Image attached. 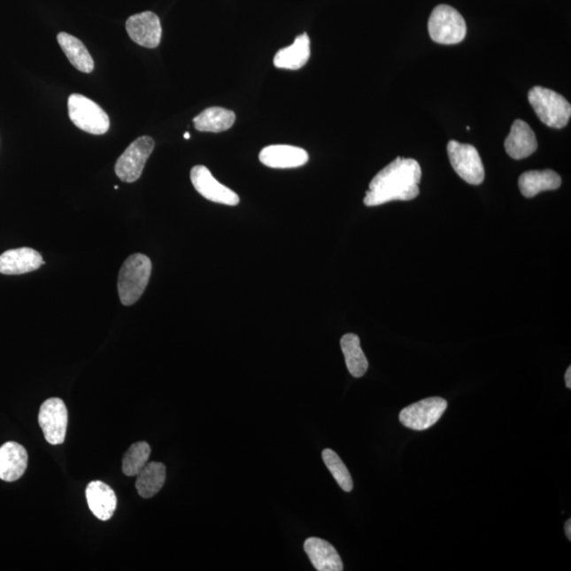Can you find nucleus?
Masks as SVG:
<instances>
[{
	"instance_id": "19",
	"label": "nucleus",
	"mask_w": 571,
	"mask_h": 571,
	"mask_svg": "<svg viewBox=\"0 0 571 571\" xmlns=\"http://www.w3.org/2000/svg\"><path fill=\"white\" fill-rule=\"evenodd\" d=\"M310 58V40L307 34L296 38L292 45L281 49L275 54L274 63L279 69L298 70L307 64Z\"/></svg>"
},
{
	"instance_id": "21",
	"label": "nucleus",
	"mask_w": 571,
	"mask_h": 571,
	"mask_svg": "<svg viewBox=\"0 0 571 571\" xmlns=\"http://www.w3.org/2000/svg\"><path fill=\"white\" fill-rule=\"evenodd\" d=\"M58 42L74 68L84 73L94 72V58H92L89 51L87 50L86 46L79 38L61 32L58 35Z\"/></svg>"
},
{
	"instance_id": "14",
	"label": "nucleus",
	"mask_w": 571,
	"mask_h": 571,
	"mask_svg": "<svg viewBox=\"0 0 571 571\" xmlns=\"http://www.w3.org/2000/svg\"><path fill=\"white\" fill-rule=\"evenodd\" d=\"M259 160L271 168H296L306 165L309 156L297 146L270 145L260 151Z\"/></svg>"
},
{
	"instance_id": "12",
	"label": "nucleus",
	"mask_w": 571,
	"mask_h": 571,
	"mask_svg": "<svg viewBox=\"0 0 571 571\" xmlns=\"http://www.w3.org/2000/svg\"><path fill=\"white\" fill-rule=\"evenodd\" d=\"M45 264L42 257L35 249L19 248L8 250L0 255V274L19 275L40 269Z\"/></svg>"
},
{
	"instance_id": "15",
	"label": "nucleus",
	"mask_w": 571,
	"mask_h": 571,
	"mask_svg": "<svg viewBox=\"0 0 571 571\" xmlns=\"http://www.w3.org/2000/svg\"><path fill=\"white\" fill-rule=\"evenodd\" d=\"M28 467V453L23 445L10 442L0 448V480L12 482L23 477Z\"/></svg>"
},
{
	"instance_id": "22",
	"label": "nucleus",
	"mask_w": 571,
	"mask_h": 571,
	"mask_svg": "<svg viewBox=\"0 0 571 571\" xmlns=\"http://www.w3.org/2000/svg\"><path fill=\"white\" fill-rule=\"evenodd\" d=\"M166 480V467L161 462H148L138 473L135 488L141 498H150L161 490Z\"/></svg>"
},
{
	"instance_id": "8",
	"label": "nucleus",
	"mask_w": 571,
	"mask_h": 571,
	"mask_svg": "<svg viewBox=\"0 0 571 571\" xmlns=\"http://www.w3.org/2000/svg\"><path fill=\"white\" fill-rule=\"evenodd\" d=\"M447 407V401L440 397H432L402 410L400 422L414 431H426L438 422Z\"/></svg>"
},
{
	"instance_id": "16",
	"label": "nucleus",
	"mask_w": 571,
	"mask_h": 571,
	"mask_svg": "<svg viewBox=\"0 0 571 571\" xmlns=\"http://www.w3.org/2000/svg\"><path fill=\"white\" fill-rule=\"evenodd\" d=\"M304 549L318 571H342L344 568L338 552L328 542L310 537L305 542Z\"/></svg>"
},
{
	"instance_id": "9",
	"label": "nucleus",
	"mask_w": 571,
	"mask_h": 571,
	"mask_svg": "<svg viewBox=\"0 0 571 571\" xmlns=\"http://www.w3.org/2000/svg\"><path fill=\"white\" fill-rule=\"evenodd\" d=\"M38 423L49 444H62L66 438L68 426V411L64 401L50 398L43 402L38 414Z\"/></svg>"
},
{
	"instance_id": "27",
	"label": "nucleus",
	"mask_w": 571,
	"mask_h": 571,
	"mask_svg": "<svg viewBox=\"0 0 571 571\" xmlns=\"http://www.w3.org/2000/svg\"><path fill=\"white\" fill-rule=\"evenodd\" d=\"M565 533H567V536L568 540H571V520L569 519L567 521V524H565Z\"/></svg>"
},
{
	"instance_id": "3",
	"label": "nucleus",
	"mask_w": 571,
	"mask_h": 571,
	"mask_svg": "<svg viewBox=\"0 0 571 571\" xmlns=\"http://www.w3.org/2000/svg\"><path fill=\"white\" fill-rule=\"evenodd\" d=\"M529 100L542 123L552 128L567 127L571 117L570 103L558 92L544 87H533L529 92Z\"/></svg>"
},
{
	"instance_id": "6",
	"label": "nucleus",
	"mask_w": 571,
	"mask_h": 571,
	"mask_svg": "<svg viewBox=\"0 0 571 571\" xmlns=\"http://www.w3.org/2000/svg\"><path fill=\"white\" fill-rule=\"evenodd\" d=\"M448 155L451 165L462 181L473 186H480L485 181V168L480 152L475 146L451 140L448 143Z\"/></svg>"
},
{
	"instance_id": "18",
	"label": "nucleus",
	"mask_w": 571,
	"mask_h": 571,
	"mask_svg": "<svg viewBox=\"0 0 571 571\" xmlns=\"http://www.w3.org/2000/svg\"><path fill=\"white\" fill-rule=\"evenodd\" d=\"M561 184V176L552 170L526 172L519 179L521 193L526 198L535 197L544 190L558 189Z\"/></svg>"
},
{
	"instance_id": "25",
	"label": "nucleus",
	"mask_w": 571,
	"mask_h": 571,
	"mask_svg": "<svg viewBox=\"0 0 571 571\" xmlns=\"http://www.w3.org/2000/svg\"><path fill=\"white\" fill-rule=\"evenodd\" d=\"M322 457L326 467H328L338 485L345 492H351L353 489L352 478L339 455L331 449H325Z\"/></svg>"
},
{
	"instance_id": "4",
	"label": "nucleus",
	"mask_w": 571,
	"mask_h": 571,
	"mask_svg": "<svg viewBox=\"0 0 571 571\" xmlns=\"http://www.w3.org/2000/svg\"><path fill=\"white\" fill-rule=\"evenodd\" d=\"M428 26L432 41L442 45H456L467 35L465 19L448 4H439L433 10Z\"/></svg>"
},
{
	"instance_id": "13",
	"label": "nucleus",
	"mask_w": 571,
	"mask_h": 571,
	"mask_svg": "<svg viewBox=\"0 0 571 571\" xmlns=\"http://www.w3.org/2000/svg\"><path fill=\"white\" fill-rule=\"evenodd\" d=\"M505 150L515 160L525 159L537 150L535 132L523 120H515L505 141Z\"/></svg>"
},
{
	"instance_id": "5",
	"label": "nucleus",
	"mask_w": 571,
	"mask_h": 571,
	"mask_svg": "<svg viewBox=\"0 0 571 571\" xmlns=\"http://www.w3.org/2000/svg\"><path fill=\"white\" fill-rule=\"evenodd\" d=\"M69 118L76 127L91 135H104L110 129L108 114L96 102L81 95L68 99Z\"/></svg>"
},
{
	"instance_id": "20",
	"label": "nucleus",
	"mask_w": 571,
	"mask_h": 571,
	"mask_svg": "<svg viewBox=\"0 0 571 571\" xmlns=\"http://www.w3.org/2000/svg\"><path fill=\"white\" fill-rule=\"evenodd\" d=\"M236 114L222 107L206 108L194 118V127L199 132L221 133L230 129L235 123Z\"/></svg>"
},
{
	"instance_id": "10",
	"label": "nucleus",
	"mask_w": 571,
	"mask_h": 571,
	"mask_svg": "<svg viewBox=\"0 0 571 571\" xmlns=\"http://www.w3.org/2000/svg\"><path fill=\"white\" fill-rule=\"evenodd\" d=\"M190 181L197 192L212 203L235 206L239 204L238 195L224 184L217 181L208 167L196 166L190 171Z\"/></svg>"
},
{
	"instance_id": "7",
	"label": "nucleus",
	"mask_w": 571,
	"mask_h": 571,
	"mask_svg": "<svg viewBox=\"0 0 571 571\" xmlns=\"http://www.w3.org/2000/svg\"><path fill=\"white\" fill-rule=\"evenodd\" d=\"M155 148L154 139L144 135L135 140L119 158L114 171L120 181L127 183L137 181L143 175L146 161Z\"/></svg>"
},
{
	"instance_id": "26",
	"label": "nucleus",
	"mask_w": 571,
	"mask_h": 571,
	"mask_svg": "<svg viewBox=\"0 0 571 571\" xmlns=\"http://www.w3.org/2000/svg\"><path fill=\"white\" fill-rule=\"evenodd\" d=\"M565 382L568 389H571V367H569L567 374H565Z\"/></svg>"
},
{
	"instance_id": "2",
	"label": "nucleus",
	"mask_w": 571,
	"mask_h": 571,
	"mask_svg": "<svg viewBox=\"0 0 571 571\" xmlns=\"http://www.w3.org/2000/svg\"><path fill=\"white\" fill-rule=\"evenodd\" d=\"M151 266L150 259L141 253L125 260L118 280L120 300L125 306H132L143 297L150 282Z\"/></svg>"
},
{
	"instance_id": "24",
	"label": "nucleus",
	"mask_w": 571,
	"mask_h": 571,
	"mask_svg": "<svg viewBox=\"0 0 571 571\" xmlns=\"http://www.w3.org/2000/svg\"><path fill=\"white\" fill-rule=\"evenodd\" d=\"M151 449L145 442L135 443L123 456L122 471L128 477L137 476L149 462Z\"/></svg>"
},
{
	"instance_id": "1",
	"label": "nucleus",
	"mask_w": 571,
	"mask_h": 571,
	"mask_svg": "<svg viewBox=\"0 0 571 571\" xmlns=\"http://www.w3.org/2000/svg\"><path fill=\"white\" fill-rule=\"evenodd\" d=\"M421 167L414 159H396L381 170L369 183L364 198L367 206H377L390 201H410L418 197Z\"/></svg>"
},
{
	"instance_id": "17",
	"label": "nucleus",
	"mask_w": 571,
	"mask_h": 571,
	"mask_svg": "<svg viewBox=\"0 0 571 571\" xmlns=\"http://www.w3.org/2000/svg\"><path fill=\"white\" fill-rule=\"evenodd\" d=\"M86 498L91 513L101 521L112 518L117 508V497L112 489L106 483L91 482L86 489Z\"/></svg>"
},
{
	"instance_id": "11",
	"label": "nucleus",
	"mask_w": 571,
	"mask_h": 571,
	"mask_svg": "<svg viewBox=\"0 0 571 571\" xmlns=\"http://www.w3.org/2000/svg\"><path fill=\"white\" fill-rule=\"evenodd\" d=\"M127 31L129 37L140 46L154 49L160 45V19L150 11L130 16L127 21Z\"/></svg>"
},
{
	"instance_id": "23",
	"label": "nucleus",
	"mask_w": 571,
	"mask_h": 571,
	"mask_svg": "<svg viewBox=\"0 0 571 571\" xmlns=\"http://www.w3.org/2000/svg\"><path fill=\"white\" fill-rule=\"evenodd\" d=\"M341 348L345 357L346 367L352 377L361 378L367 374L368 361L362 351L360 339L357 335L347 334L342 336Z\"/></svg>"
},
{
	"instance_id": "28",
	"label": "nucleus",
	"mask_w": 571,
	"mask_h": 571,
	"mask_svg": "<svg viewBox=\"0 0 571 571\" xmlns=\"http://www.w3.org/2000/svg\"><path fill=\"white\" fill-rule=\"evenodd\" d=\"M189 138H190V135H189V133H186V134H184V139L189 140Z\"/></svg>"
}]
</instances>
